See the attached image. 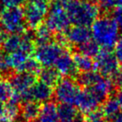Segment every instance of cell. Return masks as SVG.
<instances>
[{
	"label": "cell",
	"instance_id": "5b68a950",
	"mask_svg": "<svg viewBox=\"0 0 122 122\" xmlns=\"http://www.w3.org/2000/svg\"><path fill=\"white\" fill-rule=\"evenodd\" d=\"M23 6V13L27 28L35 29L45 20L49 3L44 0H27Z\"/></svg>",
	"mask_w": 122,
	"mask_h": 122
},
{
	"label": "cell",
	"instance_id": "83f0119b",
	"mask_svg": "<svg viewBox=\"0 0 122 122\" xmlns=\"http://www.w3.org/2000/svg\"><path fill=\"white\" fill-rule=\"evenodd\" d=\"M11 69L8 63V54L3 49H0V73L3 75H8Z\"/></svg>",
	"mask_w": 122,
	"mask_h": 122
},
{
	"label": "cell",
	"instance_id": "277c9868",
	"mask_svg": "<svg viewBox=\"0 0 122 122\" xmlns=\"http://www.w3.org/2000/svg\"><path fill=\"white\" fill-rule=\"evenodd\" d=\"M0 28L9 34L26 32L27 26L23 8L10 7L3 9L0 15Z\"/></svg>",
	"mask_w": 122,
	"mask_h": 122
},
{
	"label": "cell",
	"instance_id": "cb8c5ba5",
	"mask_svg": "<svg viewBox=\"0 0 122 122\" xmlns=\"http://www.w3.org/2000/svg\"><path fill=\"white\" fill-rule=\"evenodd\" d=\"M31 56V54H27L23 50H18L15 52L8 54V63L11 70H14L17 71H20L21 68L27 59Z\"/></svg>",
	"mask_w": 122,
	"mask_h": 122
},
{
	"label": "cell",
	"instance_id": "9a60e30c",
	"mask_svg": "<svg viewBox=\"0 0 122 122\" xmlns=\"http://www.w3.org/2000/svg\"><path fill=\"white\" fill-rule=\"evenodd\" d=\"M21 104L8 100V102L0 103V121L17 122L20 119Z\"/></svg>",
	"mask_w": 122,
	"mask_h": 122
},
{
	"label": "cell",
	"instance_id": "ac0fdd59",
	"mask_svg": "<svg viewBox=\"0 0 122 122\" xmlns=\"http://www.w3.org/2000/svg\"><path fill=\"white\" fill-rule=\"evenodd\" d=\"M40 103L36 101H27L21 105L20 118L24 121H36L40 111Z\"/></svg>",
	"mask_w": 122,
	"mask_h": 122
},
{
	"label": "cell",
	"instance_id": "f35d334b",
	"mask_svg": "<svg viewBox=\"0 0 122 122\" xmlns=\"http://www.w3.org/2000/svg\"><path fill=\"white\" fill-rule=\"evenodd\" d=\"M27 122H39V121H27Z\"/></svg>",
	"mask_w": 122,
	"mask_h": 122
},
{
	"label": "cell",
	"instance_id": "d6a6232c",
	"mask_svg": "<svg viewBox=\"0 0 122 122\" xmlns=\"http://www.w3.org/2000/svg\"><path fill=\"white\" fill-rule=\"evenodd\" d=\"M110 122H122V111L116 115L113 119H111Z\"/></svg>",
	"mask_w": 122,
	"mask_h": 122
},
{
	"label": "cell",
	"instance_id": "44dd1931",
	"mask_svg": "<svg viewBox=\"0 0 122 122\" xmlns=\"http://www.w3.org/2000/svg\"><path fill=\"white\" fill-rule=\"evenodd\" d=\"M78 111L75 105L60 103L57 105V114L60 122H73Z\"/></svg>",
	"mask_w": 122,
	"mask_h": 122
},
{
	"label": "cell",
	"instance_id": "52a82bcc",
	"mask_svg": "<svg viewBox=\"0 0 122 122\" xmlns=\"http://www.w3.org/2000/svg\"><path fill=\"white\" fill-rule=\"evenodd\" d=\"M81 91V87L77 85L75 79L64 77L61 79L53 90L54 99L60 103L75 105L76 98Z\"/></svg>",
	"mask_w": 122,
	"mask_h": 122
},
{
	"label": "cell",
	"instance_id": "ab89813d",
	"mask_svg": "<svg viewBox=\"0 0 122 122\" xmlns=\"http://www.w3.org/2000/svg\"><path fill=\"white\" fill-rule=\"evenodd\" d=\"M0 122H1V121H0Z\"/></svg>",
	"mask_w": 122,
	"mask_h": 122
},
{
	"label": "cell",
	"instance_id": "f1b7e54d",
	"mask_svg": "<svg viewBox=\"0 0 122 122\" xmlns=\"http://www.w3.org/2000/svg\"><path fill=\"white\" fill-rule=\"evenodd\" d=\"M114 54L119 64V66L122 70V34L119 37L118 41L114 48Z\"/></svg>",
	"mask_w": 122,
	"mask_h": 122
},
{
	"label": "cell",
	"instance_id": "74e56055",
	"mask_svg": "<svg viewBox=\"0 0 122 122\" xmlns=\"http://www.w3.org/2000/svg\"><path fill=\"white\" fill-rule=\"evenodd\" d=\"M44 1L47 2V3H49V2H51V1H52V0H44Z\"/></svg>",
	"mask_w": 122,
	"mask_h": 122
},
{
	"label": "cell",
	"instance_id": "5bb4252c",
	"mask_svg": "<svg viewBox=\"0 0 122 122\" xmlns=\"http://www.w3.org/2000/svg\"><path fill=\"white\" fill-rule=\"evenodd\" d=\"M31 101L44 103L50 100L53 97L52 87L41 81L36 82L28 90Z\"/></svg>",
	"mask_w": 122,
	"mask_h": 122
},
{
	"label": "cell",
	"instance_id": "7a4b0ae2",
	"mask_svg": "<svg viewBox=\"0 0 122 122\" xmlns=\"http://www.w3.org/2000/svg\"><path fill=\"white\" fill-rule=\"evenodd\" d=\"M64 6L73 25L91 27L101 12L92 0H64Z\"/></svg>",
	"mask_w": 122,
	"mask_h": 122
},
{
	"label": "cell",
	"instance_id": "8fae6325",
	"mask_svg": "<svg viewBox=\"0 0 122 122\" xmlns=\"http://www.w3.org/2000/svg\"><path fill=\"white\" fill-rule=\"evenodd\" d=\"M53 67L63 77L76 79V77L79 74L78 70L73 60L72 54L70 53L69 49H66L60 55Z\"/></svg>",
	"mask_w": 122,
	"mask_h": 122
},
{
	"label": "cell",
	"instance_id": "8992f818",
	"mask_svg": "<svg viewBox=\"0 0 122 122\" xmlns=\"http://www.w3.org/2000/svg\"><path fill=\"white\" fill-rule=\"evenodd\" d=\"M95 70L103 77L112 78L121 71L118 61L111 49H101L97 55L94 58Z\"/></svg>",
	"mask_w": 122,
	"mask_h": 122
},
{
	"label": "cell",
	"instance_id": "ffe728a7",
	"mask_svg": "<svg viewBox=\"0 0 122 122\" xmlns=\"http://www.w3.org/2000/svg\"><path fill=\"white\" fill-rule=\"evenodd\" d=\"M101 105V110L103 113L104 118L108 121H110L111 119H113L116 115L121 112V107H120L118 101L116 100L115 96H110Z\"/></svg>",
	"mask_w": 122,
	"mask_h": 122
},
{
	"label": "cell",
	"instance_id": "2e32d148",
	"mask_svg": "<svg viewBox=\"0 0 122 122\" xmlns=\"http://www.w3.org/2000/svg\"><path fill=\"white\" fill-rule=\"evenodd\" d=\"M37 119L39 122H60L56 103L51 100L44 102L40 106Z\"/></svg>",
	"mask_w": 122,
	"mask_h": 122
},
{
	"label": "cell",
	"instance_id": "6da1fadb",
	"mask_svg": "<svg viewBox=\"0 0 122 122\" xmlns=\"http://www.w3.org/2000/svg\"><path fill=\"white\" fill-rule=\"evenodd\" d=\"M92 39L101 49H111L120 37V29L113 17L105 13L99 16L92 24Z\"/></svg>",
	"mask_w": 122,
	"mask_h": 122
},
{
	"label": "cell",
	"instance_id": "4fadbf2b",
	"mask_svg": "<svg viewBox=\"0 0 122 122\" xmlns=\"http://www.w3.org/2000/svg\"><path fill=\"white\" fill-rule=\"evenodd\" d=\"M75 105L81 113L87 115L96 110L99 109L100 104L95 96L91 93L88 89L81 90L76 100Z\"/></svg>",
	"mask_w": 122,
	"mask_h": 122
},
{
	"label": "cell",
	"instance_id": "603a6c76",
	"mask_svg": "<svg viewBox=\"0 0 122 122\" xmlns=\"http://www.w3.org/2000/svg\"><path fill=\"white\" fill-rule=\"evenodd\" d=\"M34 39L36 45H42L47 43L52 42L55 39V34L47 28V25L41 24L34 29Z\"/></svg>",
	"mask_w": 122,
	"mask_h": 122
},
{
	"label": "cell",
	"instance_id": "e575fe53",
	"mask_svg": "<svg viewBox=\"0 0 122 122\" xmlns=\"http://www.w3.org/2000/svg\"><path fill=\"white\" fill-rule=\"evenodd\" d=\"M116 7L122 8V0H117V4H116Z\"/></svg>",
	"mask_w": 122,
	"mask_h": 122
},
{
	"label": "cell",
	"instance_id": "836d02e7",
	"mask_svg": "<svg viewBox=\"0 0 122 122\" xmlns=\"http://www.w3.org/2000/svg\"><path fill=\"white\" fill-rule=\"evenodd\" d=\"M5 34H4V31L1 28H0V45H1L2 44H3V40L5 39Z\"/></svg>",
	"mask_w": 122,
	"mask_h": 122
},
{
	"label": "cell",
	"instance_id": "7402d4cb",
	"mask_svg": "<svg viewBox=\"0 0 122 122\" xmlns=\"http://www.w3.org/2000/svg\"><path fill=\"white\" fill-rule=\"evenodd\" d=\"M71 54L79 73L95 70V62L92 58L78 52H73Z\"/></svg>",
	"mask_w": 122,
	"mask_h": 122
},
{
	"label": "cell",
	"instance_id": "484cf974",
	"mask_svg": "<svg viewBox=\"0 0 122 122\" xmlns=\"http://www.w3.org/2000/svg\"><path fill=\"white\" fill-rule=\"evenodd\" d=\"M13 94V90L8 81L0 82V103H5L10 100Z\"/></svg>",
	"mask_w": 122,
	"mask_h": 122
},
{
	"label": "cell",
	"instance_id": "d590c367",
	"mask_svg": "<svg viewBox=\"0 0 122 122\" xmlns=\"http://www.w3.org/2000/svg\"><path fill=\"white\" fill-rule=\"evenodd\" d=\"M88 122H106L104 119L101 120H98V121H88Z\"/></svg>",
	"mask_w": 122,
	"mask_h": 122
},
{
	"label": "cell",
	"instance_id": "d6986e66",
	"mask_svg": "<svg viewBox=\"0 0 122 122\" xmlns=\"http://www.w3.org/2000/svg\"><path fill=\"white\" fill-rule=\"evenodd\" d=\"M102 77L99 72L92 70L87 72H80L76 77L75 80L81 88L86 89L97 84Z\"/></svg>",
	"mask_w": 122,
	"mask_h": 122
},
{
	"label": "cell",
	"instance_id": "1f68e13d",
	"mask_svg": "<svg viewBox=\"0 0 122 122\" xmlns=\"http://www.w3.org/2000/svg\"><path fill=\"white\" fill-rule=\"evenodd\" d=\"M114 96L116 97V100L118 101V104L121 107V110H122V88L117 89L115 92Z\"/></svg>",
	"mask_w": 122,
	"mask_h": 122
},
{
	"label": "cell",
	"instance_id": "4dcf8cb0",
	"mask_svg": "<svg viewBox=\"0 0 122 122\" xmlns=\"http://www.w3.org/2000/svg\"><path fill=\"white\" fill-rule=\"evenodd\" d=\"M2 4L6 8L10 7H22L27 3V0H0Z\"/></svg>",
	"mask_w": 122,
	"mask_h": 122
},
{
	"label": "cell",
	"instance_id": "e0dca14e",
	"mask_svg": "<svg viewBox=\"0 0 122 122\" xmlns=\"http://www.w3.org/2000/svg\"><path fill=\"white\" fill-rule=\"evenodd\" d=\"M39 81L51 87H55L61 79V75L54 67H42L37 74Z\"/></svg>",
	"mask_w": 122,
	"mask_h": 122
},
{
	"label": "cell",
	"instance_id": "4316f807",
	"mask_svg": "<svg viewBox=\"0 0 122 122\" xmlns=\"http://www.w3.org/2000/svg\"><path fill=\"white\" fill-rule=\"evenodd\" d=\"M92 1L97 4L100 10L105 13L111 12L117 4V0H92Z\"/></svg>",
	"mask_w": 122,
	"mask_h": 122
},
{
	"label": "cell",
	"instance_id": "3957f363",
	"mask_svg": "<svg viewBox=\"0 0 122 122\" xmlns=\"http://www.w3.org/2000/svg\"><path fill=\"white\" fill-rule=\"evenodd\" d=\"M45 24L54 34H62L69 29L71 21L64 6V0L50 2L45 18Z\"/></svg>",
	"mask_w": 122,
	"mask_h": 122
},
{
	"label": "cell",
	"instance_id": "f546056e",
	"mask_svg": "<svg viewBox=\"0 0 122 122\" xmlns=\"http://www.w3.org/2000/svg\"><path fill=\"white\" fill-rule=\"evenodd\" d=\"M111 16L116 22L118 27H119L120 31L122 32V8L120 7H116L114 9L111 11Z\"/></svg>",
	"mask_w": 122,
	"mask_h": 122
},
{
	"label": "cell",
	"instance_id": "9c48e42d",
	"mask_svg": "<svg viewBox=\"0 0 122 122\" xmlns=\"http://www.w3.org/2000/svg\"><path fill=\"white\" fill-rule=\"evenodd\" d=\"M37 75L30 72H18L17 74H12L9 77L8 82L13 88L15 94H23L28 90L37 82Z\"/></svg>",
	"mask_w": 122,
	"mask_h": 122
},
{
	"label": "cell",
	"instance_id": "30bf717a",
	"mask_svg": "<svg viewBox=\"0 0 122 122\" xmlns=\"http://www.w3.org/2000/svg\"><path fill=\"white\" fill-rule=\"evenodd\" d=\"M63 34L67 44L73 48L77 47L92 39L90 27L73 25L72 27H69V29Z\"/></svg>",
	"mask_w": 122,
	"mask_h": 122
},
{
	"label": "cell",
	"instance_id": "7c38bea8",
	"mask_svg": "<svg viewBox=\"0 0 122 122\" xmlns=\"http://www.w3.org/2000/svg\"><path fill=\"white\" fill-rule=\"evenodd\" d=\"M86 89L90 90L101 105L103 104L110 96L115 94L117 90L111 79L106 77H102L97 84Z\"/></svg>",
	"mask_w": 122,
	"mask_h": 122
},
{
	"label": "cell",
	"instance_id": "8d00e7d4",
	"mask_svg": "<svg viewBox=\"0 0 122 122\" xmlns=\"http://www.w3.org/2000/svg\"><path fill=\"white\" fill-rule=\"evenodd\" d=\"M3 75H2L1 73H0V82H2V81H3Z\"/></svg>",
	"mask_w": 122,
	"mask_h": 122
},
{
	"label": "cell",
	"instance_id": "ba28073f",
	"mask_svg": "<svg viewBox=\"0 0 122 122\" xmlns=\"http://www.w3.org/2000/svg\"><path fill=\"white\" fill-rule=\"evenodd\" d=\"M66 49H68L55 40L45 44L37 45L34 51L35 59L42 67H53L60 55Z\"/></svg>",
	"mask_w": 122,
	"mask_h": 122
},
{
	"label": "cell",
	"instance_id": "d4e9b609",
	"mask_svg": "<svg viewBox=\"0 0 122 122\" xmlns=\"http://www.w3.org/2000/svg\"><path fill=\"white\" fill-rule=\"evenodd\" d=\"M101 47L92 39H90L87 42L75 47V52H78L84 55L89 56L91 58H95L99 53Z\"/></svg>",
	"mask_w": 122,
	"mask_h": 122
}]
</instances>
